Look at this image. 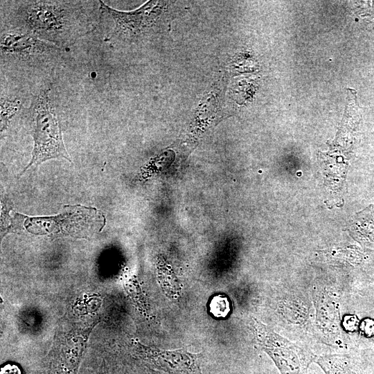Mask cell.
Instances as JSON below:
<instances>
[{
	"instance_id": "277c9868",
	"label": "cell",
	"mask_w": 374,
	"mask_h": 374,
	"mask_svg": "<svg viewBox=\"0 0 374 374\" xmlns=\"http://www.w3.org/2000/svg\"><path fill=\"white\" fill-rule=\"evenodd\" d=\"M100 1L103 13L110 15L114 21L112 33L105 41L112 43L134 42L154 33L166 11L167 1H149L132 11H121Z\"/></svg>"
},
{
	"instance_id": "7a4b0ae2",
	"label": "cell",
	"mask_w": 374,
	"mask_h": 374,
	"mask_svg": "<svg viewBox=\"0 0 374 374\" xmlns=\"http://www.w3.org/2000/svg\"><path fill=\"white\" fill-rule=\"evenodd\" d=\"M50 92V88L42 89L30 107L34 119V147L31 160L24 172L33 164L51 159L64 158L71 161Z\"/></svg>"
},
{
	"instance_id": "6da1fadb",
	"label": "cell",
	"mask_w": 374,
	"mask_h": 374,
	"mask_svg": "<svg viewBox=\"0 0 374 374\" xmlns=\"http://www.w3.org/2000/svg\"><path fill=\"white\" fill-rule=\"evenodd\" d=\"M2 21L7 30L32 35L58 48L69 47L96 27L100 1H8Z\"/></svg>"
},
{
	"instance_id": "30bf717a",
	"label": "cell",
	"mask_w": 374,
	"mask_h": 374,
	"mask_svg": "<svg viewBox=\"0 0 374 374\" xmlns=\"http://www.w3.org/2000/svg\"><path fill=\"white\" fill-rule=\"evenodd\" d=\"M209 308L210 312L215 317L224 318L230 312V303L225 296L217 295L211 299Z\"/></svg>"
},
{
	"instance_id": "8fae6325",
	"label": "cell",
	"mask_w": 374,
	"mask_h": 374,
	"mask_svg": "<svg viewBox=\"0 0 374 374\" xmlns=\"http://www.w3.org/2000/svg\"><path fill=\"white\" fill-rule=\"evenodd\" d=\"M1 374H20V372L15 366H7L2 369Z\"/></svg>"
},
{
	"instance_id": "8992f818",
	"label": "cell",
	"mask_w": 374,
	"mask_h": 374,
	"mask_svg": "<svg viewBox=\"0 0 374 374\" xmlns=\"http://www.w3.org/2000/svg\"><path fill=\"white\" fill-rule=\"evenodd\" d=\"M200 357L184 349L159 351L150 358L157 367L168 374H202Z\"/></svg>"
},
{
	"instance_id": "3957f363",
	"label": "cell",
	"mask_w": 374,
	"mask_h": 374,
	"mask_svg": "<svg viewBox=\"0 0 374 374\" xmlns=\"http://www.w3.org/2000/svg\"><path fill=\"white\" fill-rule=\"evenodd\" d=\"M1 63L20 67H53L62 49L32 35L11 30H1Z\"/></svg>"
},
{
	"instance_id": "52a82bcc",
	"label": "cell",
	"mask_w": 374,
	"mask_h": 374,
	"mask_svg": "<svg viewBox=\"0 0 374 374\" xmlns=\"http://www.w3.org/2000/svg\"><path fill=\"white\" fill-rule=\"evenodd\" d=\"M353 225L359 237L366 241H374V206L358 213Z\"/></svg>"
},
{
	"instance_id": "ba28073f",
	"label": "cell",
	"mask_w": 374,
	"mask_h": 374,
	"mask_svg": "<svg viewBox=\"0 0 374 374\" xmlns=\"http://www.w3.org/2000/svg\"><path fill=\"white\" fill-rule=\"evenodd\" d=\"M317 362L326 374H354L348 359L344 356H324L319 357Z\"/></svg>"
},
{
	"instance_id": "9c48e42d",
	"label": "cell",
	"mask_w": 374,
	"mask_h": 374,
	"mask_svg": "<svg viewBox=\"0 0 374 374\" xmlns=\"http://www.w3.org/2000/svg\"><path fill=\"white\" fill-rule=\"evenodd\" d=\"M20 102L1 97V126L3 130L19 109Z\"/></svg>"
},
{
	"instance_id": "5b68a950",
	"label": "cell",
	"mask_w": 374,
	"mask_h": 374,
	"mask_svg": "<svg viewBox=\"0 0 374 374\" xmlns=\"http://www.w3.org/2000/svg\"><path fill=\"white\" fill-rule=\"evenodd\" d=\"M253 319L252 328L257 345L269 355L281 374H305L311 360L300 348L257 319Z\"/></svg>"
}]
</instances>
